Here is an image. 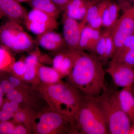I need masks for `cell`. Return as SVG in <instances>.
<instances>
[{"instance_id":"52a82bcc","label":"cell","mask_w":134,"mask_h":134,"mask_svg":"<svg viewBox=\"0 0 134 134\" xmlns=\"http://www.w3.org/2000/svg\"><path fill=\"white\" fill-rule=\"evenodd\" d=\"M27 83L6 94V98L16 102L22 108L36 113L47 108L41 106L42 104L40 101L44 99L39 92L33 86H31Z\"/></svg>"},{"instance_id":"d6986e66","label":"cell","mask_w":134,"mask_h":134,"mask_svg":"<svg viewBox=\"0 0 134 134\" xmlns=\"http://www.w3.org/2000/svg\"><path fill=\"white\" fill-rule=\"evenodd\" d=\"M37 71L40 83L51 85L62 81L61 75L53 67L47 66L38 63L37 65Z\"/></svg>"},{"instance_id":"8992f818","label":"cell","mask_w":134,"mask_h":134,"mask_svg":"<svg viewBox=\"0 0 134 134\" xmlns=\"http://www.w3.org/2000/svg\"><path fill=\"white\" fill-rule=\"evenodd\" d=\"M0 41L1 45L16 53L31 52L37 44L21 24L9 21L1 26Z\"/></svg>"},{"instance_id":"ac0fdd59","label":"cell","mask_w":134,"mask_h":134,"mask_svg":"<svg viewBox=\"0 0 134 134\" xmlns=\"http://www.w3.org/2000/svg\"><path fill=\"white\" fill-rule=\"evenodd\" d=\"M109 2L105 1L91 5L88 10L85 18L82 21L93 29H101L103 27V11Z\"/></svg>"},{"instance_id":"7c38bea8","label":"cell","mask_w":134,"mask_h":134,"mask_svg":"<svg viewBox=\"0 0 134 134\" xmlns=\"http://www.w3.org/2000/svg\"><path fill=\"white\" fill-rule=\"evenodd\" d=\"M78 50H72L68 48L55 52L52 60V65L62 76L69 75L72 72L77 56Z\"/></svg>"},{"instance_id":"484cf974","label":"cell","mask_w":134,"mask_h":134,"mask_svg":"<svg viewBox=\"0 0 134 134\" xmlns=\"http://www.w3.org/2000/svg\"><path fill=\"white\" fill-rule=\"evenodd\" d=\"M111 61L134 68V47L128 50L119 58L111 59Z\"/></svg>"},{"instance_id":"f546056e","label":"cell","mask_w":134,"mask_h":134,"mask_svg":"<svg viewBox=\"0 0 134 134\" xmlns=\"http://www.w3.org/2000/svg\"><path fill=\"white\" fill-rule=\"evenodd\" d=\"M16 123L14 121H2L0 123V134H13Z\"/></svg>"},{"instance_id":"9a60e30c","label":"cell","mask_w":134,"mask_h":134,"mask_svg":"<svg viewBox=\"0 0 134 134\" xmlns=\"http://www.w3.org/2000/svg\"><path fill=\"white\" fill-rule=\"evenodd\" d=\"M32 50L25 58L26 72L22 79L26 82L31 83L32 86H36L40 83L37 74V65L38 63L41 62L43 55L37 48Z\"/></svg>"},{"instance_id":"d4e9b609","label":"cell","mask_w":134,"mask_h":134,"mask_svg":"<svg viewBox=\"0 0 134 134\" xmlns=\"http://www.w3.org/2000/svg\"><path fill=\"white\" fill-rule=\"evenodd\" d=\"M108 31L106 42L105 52L102 63H104L113 58L115 52L114 42L112 35V30L107 29Z\"/></svg>"},{"instance_id":"74e56055","label":"cell","mask_w":134,"mask_h":134,"mask_svg":"<svg viewBox=\"0 0 134 134\" xmlns=\"http://www.w3.org/2000/svg\"><path fill=\"white\" fill-rule=\"evenodd\" d=\"M132 91H133V93L134 95V84L133 85L132 87Z\"/></svg>"},{"instance_id":"7402d4cb","label":"cell","mask_w":134,"mask_h":134,"mask_svg":"<svg viewBox=\"0 0 134 134\" xmlns=\"http://www.w3.org/2000/svg\"><path fill=\"white\" fill-rule=\"evenodd\" d=\"M36 113L32 110L22 108L15 113L13 121L23 124L32 133V122Z\"/></svg>"},{"instance_id":"44dd1931","label":"cell","mask_w":134,"mask_h":134,"mask_svg":"<svg viewBox=\"0 0 134 134\" xmlns=\"http://www.w3.org/2000/svg\"><path fill=\"white\" fill-rule=\"evenodd\" d=\"M28 3L32 9L40 10L56 19L62 11L52 0H31Z\"/></svg>"},{"instance_id":"f35d334b","label":"cell","mask_w":134,"mask_h":134,"mask_svg":"<svg viewBox=\"0 0 134 134\" xmlns=\"http://www.w3.org/2000/svg\"><path fill=\"white\" fill-rule=\"evenodd\" d=\"M128 1H130V2H133L134 3V0H128Z\"/></svg>"},{"instance_id":"277c9868","label":"cell","mask_w":134,"mask_h":134,"mask_svg":"<svg viewBox=\"0 0 134 134\" xmlns=\"http://www.w3.org/2000/svg\"><path fill=\"white\" fill-rule=\"evenodd\" d=\"M103 91L102 94L95 98L104 115L108 133L129 134L132 123L120 106L115 91L105 87Z\"/></svg>"},{"instance_id":"4316f807","label":"cell","mask_w":134,"mask_h":134,"mask_svg":"<svg viewBox=\"0 0 134 134\" xmlns=\"http://www.w3.org/2000/svg\"><path fill=\"white\" fill-rule=\"evenodd\" d=\"M134 47V32L125 40L121 46L116 51L112 59L119 58L128 50Z\"/></svg>"},{"instance_id":"603a6c76","label":"cell","mask_w":134,"mask_h":134,"mask_svg":"<svg viewBox=\"0 0 134 134\" xmlns=\"http://www.w3.org/2000/svg\"><path fill=\"white\" fill-rule=\"evenodd\" d=\"M10 50L4 46L0 47V69L1 72H10L12 65L15 62Z\"/></svg>"},{"instance_id":"4dcf8cb0","label":"cell","mask_w":134,"mask_h":134,"mask_svg":"<svg viewBox=\"0 0 134 134\" xmlns=\"http://www.w3.org/2000/svg\"><path fill=\"white\" fill-rule=\"evenodd\" d=\"M0 88L5 95L13 91L14 89L12 84L7 79H2L1 82Z\"/></svg>"},{"instance_id":"3957f363","label":"cell","mask_w":134,"mask_h":134,"mask_svg":"<svg viewBox=\"0 0 134 134\" xmlns=\"http://www.w3.org/2000/svg\"><path fill=\"white\" fill-rule=\"evenodd\" d=\"M73 118L75 134H109L104 115L95 97L83 94Z\"/></svg>"},{"instance_id":"e575fe53","label":"cell","mask_w":134,"mask_h":134,"mask_svg":"<svg viewBox=\"0 0 134 134\" xmlns=\"http://www.w3.org/2000/svg\"><path fill=\"white\" fill-rule=\"evenodd\" d=\"M4 94H5L3 93L2 89L0 88V107L2 105L4 101V100L3 99Z\"/></svg>"},{"instance_id":"4fadbf2b","label":"cell","mask_w":134,"mask_h":134,"mask_svg":"<svg viewBox=\"0 0 134 134\" xmlns=\"http://www.w3.org/2000/svg\"><path fill=\"white\" fill-rule=\"evenodd\" d=\"M16 0H0V17L21 24L28 13L27 10Z\"/></svg>"},{"instance_id":"7a4b0ae2","label":"cell","mask_w":134,"mask_h":134,"mask_svg":"<svg viewBox=\"0 0 134 134\" xmlns=\"http://www.w3.org/2000/svg\"><path fill=\"white\" fill-rule=\"evenodd\" d=\"M51 110L74 117L81 102L82 94L68 83L60 82L34 86Z\"/></svg>"},{"instance_id":"ffe728a7","label":"cell","mask_w":134,"mask_h":134,"mask_svg":"<svg viewBox=\"0 0 134 134\" xmlns=\"http://www.w3.org/2000/svg\"><path fill=\"white\" fill-rule=\"evenodd\" d=\"M121 8L114 2H109L103 11L102 16L103 27L112 30L117 23Z\"/></svg>"},{"instance_id":"d590c367","label":"cell","mask_w":134,"mask_h":134,"mask_svg":"<svg viewBox=\"0 0 134 134\" xmlns=\"http://www.w3.org/2000/svg\"><path fill=\"white\" fill-rule=\"evenodd\" d=\"M129 134H134V125H132Z\"/></svg>"},{"instance_id":"836d02e7","label":"cell","mask_w":134,"mask_h":134,"mask_svg":"<svg viewBox=\"0 0 134 134\" xmlns=\"http://www.w3.org/2000/svg\"><path fill=\"white\" fill-rule=\"evenodd\" d=\"M62 11L70 0H52Z\"/></svg>"},{"instance_id":"2e32d148","label":"cell","mask_w":134,"mask_h":134,"mask_svg":"<svg viewBox=\"0 0 134 134\" xmlns=\"http://www.w3.org/2000/svg\"><path fill=\"white\" fill-rule=\"evenodd\" d=\"M93 4L87 0H70L62 10V15L82 21L89 7Z\"/></svg>"},{"instance_id":"cb8c5ba5","label":"cell","mask_w":134,"mask_h":134,"mask_svg":"<svg viewBox=\"0 0 134 134\" xmlns=\"http://www.w3.org/2000/svg\"><path fill=\"white\" fill-rule=\"evenodd\" d=\"M92 30V28L90 26L86 24L83 25L80 36L78 51H88L91 41Z\"/></svg>"},{"instance_id":"d6a6232c","label":"cell","mask_w":134,"mask_h":134,"mask_svg":"<svg viewBox=\"0 0 134 134\" xmlns=\"http://www.w3.org/2000/svg\"><path fill=\"white\" fill-rule=\"evenodd\" d=\"M14 113L8 112L1 110L0 111V121H7L10 119H13Z\"/></svg>"},{"instance_id":"5bb4252c","label":"cell","mask_w":134,"mask_h":134,"mask_svg":"<svg viewBox=\"0 0 134 134\" xmlns=\"http://www.w3.org/2000/svg\"><path fill=\"white\" fill-rule=\"evenodd\" d=\"M36 41L43 49L54 52L68 48L63 36L54 30L37 36Z\"/></svg>"},{"instance_id":"8d00e7d4","label":"cell","mask_w":134,"mask_h":134,"mask_svg":"<svg viewBox=\"0 0 134 134\" xmlns=\"http://www.w3.org/2000/svg\"><path fill=\"white\" fill-rule=\"evenodd\" d=\"M17 1L19 2H29V1H30L31 0H16Z\"/></svg>"},{"instance_id":"30bf717a","label":"cell","mask_w":134,"mask_h":134,"mask_svg":"<svg viewBox=\"0 0 134 134\" xmlns=\"http://www.w3.org/2000/svg\"><path fill=\"white\" fill-rule=\"evenodd\" d=\"M106 72L110 75L116 86L122 88H131L134 84L133 68L111 60Z\"/></svg>"},{"instance_id":"8fae6325","label":"cell","mask_w":134,"mask_h":134,"mask_svg":"<svg viewBox=\"0 0 134 134\" xmlns=\"http://www.w3.org/2000/svg\"><path fill=\"white\" fill-rule=\"evenodd\" d=\"M62 16V22L63 37L67 48L72 50H78L82 29L85 24L83 22Z\"/></svg>"},{"instance_id":"1f68e13d","label":"cell","mask_w":134,"mask_h":134,"mask_svg":"<svg viewBox=\"0 0 134 134\" xmlns=\"http://www.w3.org/2000/svg\"><path fill=\"white\" fill-rule=\"evenodd\" d=\"M32 132L27 127L21 123H16L13 134H27Z\"/></svg>"},{"instance_id":"9c48e42d","label":"cell","mask_w":134,"mask_h":134,"mask_svg":"<svg viewBox=\"0 0 134 134\" xmlns=\"http://www.w3.org/2000/svg\"><path fill=\"white\" fill-rule=\"evenodd\" d=\"M111 32L116 52L125 40L134 32V6L123 11Z\"/></svg>"},{"instance_id":"6da1fadb","label":"cell","mask_w":134,"mask_h":134,"mask_svg":"<svg viewBox=\"0 0 134 134\" xmlns=\"http://www.w3.org/2000/svg\"><path fill=\"white\" fill-rule=\"evenodd\" d=\"M103 63L94 54L78 51L68 83L86 96L96 97L105 88Z\"/></svg>"},{"instance_id":"5b68a950","label":"cell","mask_w":134,"mask_h":134,"mask_svg":"<svg viewBox=\"0 0 134 134\" xmlns=\"http://www.w3.org/2000/svg\"><path fill=\"white\" fill-rule=\"evenodd\" d=\"M32 133L36 134H75L74 118L47 107L34 115Z\"/></svg>"},{"instance_id":"f1b7e54d","label":"cell","mask_w":134,"mask_h":134,"mask_svg":"<svg viewBox=\"0 0 134 134\" xmlns=\"http://www.w3.org/2000/svg\"><path fill=\"white\" fill-rule=\"evenodd\" d=\"M26 67L25 58L16 61L12 65L10 72L12 75L22 79L26 72Z\"/></svg>"},{"instance_id":"e0dca14e","label":"cell","mask_w":134,"mask_h":134,"mask_svg":"<svg viewBox=\"0 0 134 134\" xmlns=\"http://www.w3.org/2000/svg\"><path fill=\"white\" fill-rule=\"evenodd\" d=\"M118 102L123 111L126 114L134 125V95L131 88H122L115 91Z\"/></svg>"},{"instance_id":"83f0119b","label":"cell","mask_w":134,"mask_h":134,"mask_svg":"<svg viewBox=\"0 0 134 134\" xmlns=\"http://www.w3.org/2000/svg\"><path fill=\"white\" fill-rule=\"evenodd\" d=\"M107 30L103 32L102 35L96 45L94 54L97 55L102 62L105 52L106 42L107 34Z\"/></svg>"},{"instance_id":"ba28073f","label":"cell","mask_w":134,"mask_h":134,"mask_svg":"<svg viewBox=\"0 0 134 134\" xmlns=\"http://www.w3.org/2000/svg\"><path fill=\"white\" fill-rule=\"evenodd\" d=\"M23 23L29 31L37 36L54 30L59 26L57 19L34 9L28 12Z\"/></svg>"}]
</instances>
